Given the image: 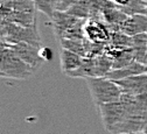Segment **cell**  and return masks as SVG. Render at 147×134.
I'll return each instance as SVG.
<instances>
[{"mask_svg": "<svg viewBox=\"0 0 147 134\" xmlns=\"http://www.w3.org/2000/svg\"><path fill=\"white\" fill-rule=\"evenodd\" d=\"M85 81H86L89 91L91 93V97H92L97 106L106 103L120 100L123 90L117 84V82L105 77V76L88 77L85 78Z\"/></svg>", "mask_w": 147, "mask_h": 134, "instance_id": "cell-1", "label": "cell"}, {"mask_svg": "<svg viewBox=\"0 0 147 134\" xmlns=\"http://www.w3.org/2000/svg\"><path fill=\"white\" fill-rule=\"evenodd\" d=\"M86 20L72 16L67 12L55 11L51 22L57 39H85L84 24Z\"/></svg>", "mask_w": 147, "mask_h": 134, "instance_id": "cell-2", "label": "cell"}, {"mask_svg": "<svg viewBox=\"0 0 147 134\" xmlns=\"http://www.w3.org/2000/svg\"><path fill=\"white\" fill-rule=\"evenodd\" d=\"M34 68L22 61L11 48L6 47L0 53V73L13 79H26L33 75Z\"/></svg>", "mask_w": 147, "mask_h": 134, "instance_id": "cell-3", "label": "cell"}, {"mask_svg": "<svg viewBox=\"0 0 147 134\" xmlns=\"http://www.w3.org/2000/svg\"><path fill=\"white\" fill-rule=\"evenodd\" d=\"M97 107L100 113L103 125L111 133H113L116 128L127 117V110L121 100L102 104V105H98Z\"/></svg>", "mask_w": 147, "mask_h": 134, "instance_id": "cell-4", "label": "cell"}, {"mask_svg": "<svg viewBox=\"0 0 147 134\" xmlns=\"http://www.w3.org/2000/svg\"><path fill=\"white\" fill-rule=\"evenodd\" d=\"M84 36L91 42L107 44L111 37V29L100 20L88 19L84 24Z\"/></svg>", "mask_w": 147, "mask_h": 134, "instance_id": "cell-5", "label": "cell"}, {"mask_svg": "<svg viewBox=\"0 0 147 134\" xmlns=\"http://www.w3.org/2000/svg\"><path fill=\"white\" fill-rule=\"evenodd\" d=\"M7 47L11 48L22 61H25L26 63L32 65L34 69L39 67L41 60L43 59L42 54H41V49L39 47H35V46L26 43V42L12 43V44H7Z\"/></svg>", "mask_w": 147, "mask_h": 134, "instance_id": "cell-6", "label": "cell"}, {"mask_svg": "<svg viewBox=\"0 0 147 134\" xmlns=\"http://www.w3.org/2000/svg\"><path fill=\"white\" fill-rule=\"evenodd\" d=\"M121 88L123 93H128L133 96L147 94V72L134 75L120 81H115Z\"/></svg>", "mask_w": 147, "mask_h": 134, "instance_id": "cell-7", "label": "cell"}, {"mask_svg": "<svg viewBox=\"0 0 147 134\" xmlns=\"http://www.w3.org/2000/svg\"><path fill=\"white\" fill-rule=\"evenodd\" d=\"M120 30L130 36H134L141 33H147V15L136 14L127 16L126 20L120 26Z\"/></svg>", "mask_w": 147, "mask_h": 134, "instance_id": "cell-8", "label": "cell"}, {"mask_svg": "<svg viewBox=\"0 0 147 134\" xmlns=\"http://www.w3.org/2000/svg\"><path fill=\"white\" fill-rule=\"evenodd\" d=\"M144 72H146V65L142 63H139L137 61H133L125 67H121L118 69H112L111 71H109L105 75V77L112 79V81H120V79L131 77V76H134V75L144 73Z\"/></svg>", "mask_w": 147, "mask_h": 134, "instance_id": "cell-9", "label": "cell"}, {"mask_svg": "<svg viewBox=\"0 0 147 134\" xmlns=\"http://www.w3.org/2000/svg\"><path fill=\"white\" fill-rule=\"evenodd\" d=\"M132 49L134 61L147 64V33L132 36Z\"/></svg>", "mask_w": 147, "mask_h": 134, "instance_id": "cell-10", "label": "cell"}, {"mask_svg": "<svg viewBox=\"0 0 147 134\" xmlns=\"http://www.w3.org/2000/svg\"><path fill=\"white\" fill-rule=\"evenodd\" d=\"M83 61V56L78 55L75 51L62 48L61 49V68L62 71L67 75L68 72L77 69Z\"/></svg>", "mask_w": 147, "mask_h": 134, "instance_id": "cell-11", "label": "cell"}, {"mask_svg": "<svg viewBox=\"0 0 147 134\" xmlns=\"http://www.w3.org/2000/svg\"><path fill=\"white\" fill-rule=\"evenodd\" d=\"M68 14L76 16L78 19H83V20H88L91 16V4L90 0H80L76 4L70 6L67 11Z\"/></svg>", "mask_w": 147, "mask_h": 134, "instance_id": "cell-12", "label": "cell"}, {"mask_svg": "<svg viewBox=\"0 0 147 134\" xmlns=\"http://www.w3.org/2000/svg\"><path fill=\"white\" fill-rule=\"evenodd\" d=\"M61 48L75 51L81 56H85V39H59Z\"/></svg>", "mask_w": 147, "mask_h": 134, "instance_id": "cell-13", "label": "cell"}, {"mask_svg": "<svg viewBox=\"0 0 147 134\" xmlns=\"http://www.w3.org/2000/svg\"><path fill=\"white\" fill-rule=\"evenodd\" d=\"M119 7L128 16L136 14H145L147 8V0H131L128 4Z\"/></svg>", "mask_w": 147, "mask_h": 134, "instance_id": "cell-14", "label": "cell"}, {"mask_svg": "<svg viewBox=\"0 0 147 134\" xmlns=\"http://www.w3.org/2000/svg\"><path fill=\"white\" fill-rule=\"evenodd\" d=\"M109 43L116 47L132 48V36L125 34L121 30H112Z\"/></svg>", "mask_w": 147, "mask_h": 134, "instance_id": "cell-15", "label": "cell"}, {"mask_svg": "<svg viewBox=\"0 0 147 134\" xmlns=\"http://www.w3.org/2000/svg\"><path fill=\"white\" fill-rule=\"evenodd\" d=\"M36 11H40L50 19L55 13V1L54 0H33Z\"/></svg>", "mask_w": 147, "mask_h": 134, "instance_id": "cell-16", "label": "cell"}, {"mask_svg": "<svg viewBox=\"0 0 147 134\" xmlns=\"http://www.w3.org/2000/svg\"><path fill=\"white\" fill-rule=\"evenodd\" d=\"M77 1H80V0H55V9L65 12L70 6L76 4Z\"/></svg>", "mask_w": 147, "mask_h": 134, "instance_id": "cell-17", "label": "cell"}, {"mask_svg": "<svg viewBox=\"0 0 147 134\" xmlns=\"http://www.w3.org/2000/svg\"><path fill=\"white\" fill-rule=\"evenodd\" d=\"M111 1H112L113 4H116V5H118V6H124V5H126V4L130 3L131 0H111Z\"/></svg>", "mask_w": 147, "mask_h": 134, "instance_id": "cell-18", "label": "cell"}, {"mask_svg": "<svg viewBox=\"0 0 147 134\" xmlns=\"http://www.w3.org/2000/svg\"><path fill=\"white\" fill-rule=\"evenodd\" d=\"M139 134H147V132H141V133H139Z\"/></svg>", "mask_w": 147, "mask_h": 134, "instance_id": "cell-19", "label": "cell"}, {"mask_svg": "<svg viewBox=\"0 0 147 134\" xmlns=\"http://www.w3.org/2000/svg\"><path fill=\"white\" fill-rule=\"evenodd\" d=\"M0 77H4V76H3V73H0Z\"/></svg>", "mask_w": 147, "mask_h": 134, "instance_id": "cell-20", "label": "cell"}, {"mask_svg": "<svg viewBox=\"0 0 147 134\" xmlns=\"http://www.w3.org/2000/svg\"><path fill=\"white\" fill-rule=\"evenodd\" d=\"M145 14H146V15H147V8H146V13H145Z\"/></svg>", "mask_w": 147, "mask_h": 134, "instance_id": "cell-21", "label": "cell"}, {"mask_svg": "<svg viewBox=\"0 0 147 134\" xmlns=\"http://www.w3.org/2000/svg\"><path fill=\"white\" fill-rule=\"evenodd\" d=\"M146 72H147V64H146Z\"/></svg>", "mask_w": 147, "mask_h": 134, "instance_id": "cell-22", "label": "cell"}]
</instances>
